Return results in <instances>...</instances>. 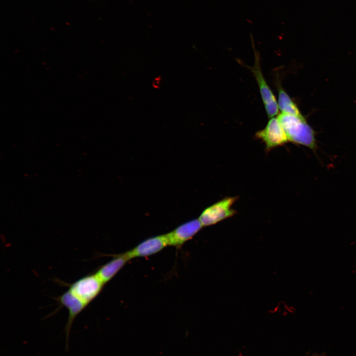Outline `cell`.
<instances>
[{"instance_id":"1","label":"cell","mask_w":356,"mask_h":356,"mask_svg":"<svg viewBox=\"0 0 356 356\" xmlns=\"http://www.w3.org/2000/svg\"><path fill=\"white\" fill-rule=\"evenodd\" d=\"M289 142L306 146L313 151L317 147L315 132L305 117L281 113L277 116Z\"/></svg>"},{"instance_id":"2","label":"cell","mask_w":356,"mask_h":356,"mask_svg":"<svg viewBox=\"0 0 356 356\" xmlns=\"http://www.w3.org/2000/svg\"><path fill=\"white\" fill-rule=\"evenodd\" d=\"M104 284L94 273L76 280L69 290L87 306L99 295Z\"/></svg>"},{"instance_id":"3","label":"cell","mask_w":356,"mask_h":356,"mask_svg":"<svg viewBox=\"0 0 356 356\" xmlns=\"http://www.w3.org/2000/svg\"><path fill=\"white\" fill-rule=\"evenodd\" d=\"M254 58V64L249 69L257 82L267 114L269 118H271L278 112V104L264 77L261 67L260 55L259 52L255 50Z\"/></svg>"},{"instance_id":"4","label":"cell","mask_w":356,"mask_h":356,"mask_svg":"<svg viewBox=\"0 0 356 356\" xmlns=\"http://www.w3.org/2000/svg\"><path fill=\"white\" fill-rule=\"evenodd\" d=\"M237 199V197H226L205 209L198 218L202 226L215 224L234 215L236 211L232 206Z\"/></svg>"},{"instance_id":"5","label":"cell","mask_w":356,"mask_h":356,"mask_svg":"<svg viewBox=\"0 0 356 356\" xmlns=\"http://www.w3.org/2000/svg\"><path fill=\"white\" fill-rule=\"evenodd\" d=\"M255 136L264 142L267 151L289 142L281 124L275 117L270 118L265 128L256 133Z\"/></svg>"},{"instance_id":"6","label":"cell","mask_w":356,"mask_h":356,"mask_svg":"<svg viewBox=\"0 0 356 356\" xmlns=\"http://www.w3.org/2000/svg\"><path fill=\"white\" fill-rule=\"evenodd\" d=\"M57 301L68 311V317L64 332L65 334V349L69 348V339L73 323L77 316L87 306L69 290L63 293L56 298Z\"/></svg>"},{"instance_id":"7","label":"cell","mask_w":356,"mask_h":356,"mask_svg":"<svg viewBox=\"0 0 356 356\" xmlns=\"http://www.w3.org/2000/svg\"><path fill=\"white\" fill-rule=\"evenodd\" d=\"M169 245L166 234L149 238L126 252L130 260L137 257H144L156 254Z\"/></svg>"},{"instance_id":"8","label":"cell","mask_w":356,"mask_h":356,"mask_svg":"<svg viewBox=\"0 0 356 356\" xmlns=\"http://www.w3.org/2000/svg\"><path fill=\"white\" fill-rule=\"evenodd\" d=\"M203 227L197 219L182 224L171 232L166 234L169 245L177 248L191 239Z\"/></svg>"},{"instance_id":"9","label":"cell","mask_w":356,"mask_h":356,"mask_svg":"<svg viewBox=\"0 0 356 356\" xmlns=\"http://www.w3.org/2000/svg\"><path fill=\"white\" fill-rule=\"evenodd\" d=\"M129 260L125 253L116 255L110 261L102 266L95 273L105 284Z\"/></svg>"},{"instance_id":"10","label":"cell","mask_w":356,"mask_h":356,"mask_svg":"<svg viewBox=\"0 0 356 356\" xmlns=\"http://www.w3.org/2000/svg\"><path fill=\"white\" fill-rule=\"evenodd\" d=\"M278 91V106L281 113L302 116L297 105L294 102L279 82H276Z\"/></svg>"},{"instance_id":"11","label":"cell","mask_w":356,"mask_h":356,"mask_svg":"<svg viewBox=\"0 0 356 356\" xmlns=\"http://www.w3.org/2000/svg\"><path fill=\"white\" fill-rule=\"evenodd\" d=\"M160 83L161 79L160 78V77H157L154 80L152 83L153 86L155 88H158L160 86Z\"/></svg>"}]
</instances>
